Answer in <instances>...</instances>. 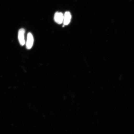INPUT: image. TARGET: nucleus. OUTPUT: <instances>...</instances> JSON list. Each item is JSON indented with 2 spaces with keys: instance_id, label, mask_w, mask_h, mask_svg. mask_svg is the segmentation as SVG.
<instances>
[{
  "instance_id": "obj_4",
  "label": "nucleus",
  "mask_w": 134,
  "mask_h": 134,
  "mask_svg": "<svg viewBox=\"0 0 134 134\" xmlns=\"http://www.w3.org/2000/svg\"><path fill=\"white\" fill-rule=\"evenodd\" d=\"M71 13L68 11L65 12L64 15V25H67L69 24L71 21Z\"/></svg>"
},
{
  "instance_id": "obj_3",
  "label": "nucleus",
  "mask_w": 134,
  "mask_h": 134,
  "mask_svg": "<svg viewBox=\"0 0 134 134\" xmlns=\"http://www.w3.org/2000/svg\"><path fill=\"white\" fill-rule=\"evenodd\" d=\"M64 15L62 13L57 12L55 13L54 16V20L55 22L59 24L63 23Z\"/></svg>"
},
{
  "instance_id": "obj_2",
  "label": "nucleus",
  "mask_w": 134,
  "mask_h": 134,
  "mask_svg": "<svg viewBox=\"0 0 134 134\" xmlns=\"http://www.w3.org/2000/svg\"><path fill=\"white\" fill-rule=\"evenodd\" d=\"M25 30L23 28H21L19 30L18 33V38L20 44L21 46H24L25 44L24 34Z\"/></svg>"
},
{
  "instance_id": "obj_1",
  "label": "nucleus",
  "mask_w": 134,
  "mask_h": 134,
  "mask_svg": "<svg viewBox=\"0 0 134 134\" xmlns=\"http://www.w3.org/2000/svg\"><path fill=\"white\" fill-rule=\"evenodd\" d=\"M34 39L33 35L31 32L28 33L27 36V39L26 43V48L28 49H31L32 47Z\"/></svg>"
}]
</instances>
